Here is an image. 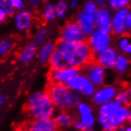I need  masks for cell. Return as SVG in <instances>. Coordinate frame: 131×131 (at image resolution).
<instances>
[{
  "label": "cell",
  "mask_w": 131,
  "mask_h": 131,
  "mask_svg": "<svg viewBox=\"0 0 131 131\" xmlns=\"http://www.w3.org/2000/svg\"><path fill=\"white\" fill-rule=\"evenodd\" d=\"M54 49L60 51L66 59L69 68L82 70L95 60V52L91 48L88 39L64 42L60 38L57 40Z\"/></svg>",
  "instance_id": "obj_1"
},
{
  "label": "cell",
  "mask_w": 131,
  "mask_h": 131,
  "mask_svg": "<svg viewBox=\"0 0 131 131\" xmlns=\"http://www.w3.org/2000/svg\"><path fill=\"white\" fill-rule=\"evenodd\" d=\"M130 117L129 106H120L113 100L99 106L97 121L102 131H117Z\"/></svg>",
  "instance_id": "obj_2"
},
{
  "label": "cell",
  "mask_w": 131,
  "mask_h": 131,
  "mask_svg": "<svg viewBox=\"0 0 131 131\" xmlns=\"http://www.w3.org/2000/svg\"><path fill=\"white\" fill-rule=\"evenodd\" d=\"M55 108L59 111H70L76 108L81 101V96L63 84L49 83L45 88Z\"/></svg>",
  "instance_id": "obj_3"
},
{
  "label": "cell",
  "mask_w": 131,
  "mask_h": 131,
  "mask_svg": "<svg viewBox=\"0 0 131 131\" xmlns=\"http://www.w3.org/2000/svg\"><path fill=\"white\" fill-rule=\"evenodd\" d=\"M25 108L33 119L53 118L56 111V108L45 91L32 93L25 102Z\"/></svg>",
  "instance_id": "obj_4"
},
{
  "label": "cell",
  "mask_w": 131,
  "mask_h": 131,
  "mask_svg": "<svg viewBox=\"0 0 131 131\" xmlns=\"http://www.w3.org/2000/svg\"><path fill=\"white\" fill-rule=\"evenodd\" d=\"M66 85L78 95L85 97H91L96 90V87L87 77L84 74L80 73L71 78L66 83Z\"/></svg>",
  "instance_id": "obj_5"
},
{
  "label": "cell",
  "mask_w": 131,
  "mask_h": 131,
  "mask_svg": "<svg viewBox=\"0 0 131 131\" xmlns=\"http://www.w3.org/2000/svg\"><path fill=\"white\" fill-rule=\"evenodd\" d=\"M84 75L96 88L104 85L106 80V68L102 67L95 60L83 68Z\"/></svg>",
  "instance_id": "obj_6"
},
{
  "label": "cell",
  "mask_w": 131,
  "mask_h": 131,
  "mask_svg": "<svg viewBox=\"0 0 131 131\" xmlns=\"http://www.w3.org/2000/svg\"><path fill=\"white\" fill-rule=\"evenodd\" d=\"M80 73V70L72 68H64V69H51L48 72L47 78L50 84H63L66 83L73 77Z\"/></svg>",
  "instance_id": "obj_7"
},
{
  "label": "cell",
  "mask_w": 131,
  "mask_h": 131,
  "mask_svg": "<svg viewBox=\"0 0 131 131\" xmlns=\"http://www.w3.org/2000/svg\"><path fill=\"white\" fill-rule=\"evenodd\" d=\"M118 89L115 85H102L96 89L92 95V101L96 105H102L108 102L113 101L117 94Z\"/></svg>",
  "instance_id": "obj_8"
},
{
  "label": "cell",
  "mask_w": 131,
  "mask_h": 131,
  "mask_svg": "<svg viewBox=\"0 0 131 131\" xmlns=\"http://www.w3.org/2000/svg\"><path fill=\"white\" fill-rule=\"evenodd\" d=\"M60 39L64 42L80 41L84 40V32L78 22L71 21L64 26Z\"/></svg>",
  "instance_id": "obj_9"
},
{
  "label": "cell",
  "mask_w": 131,
  "mask_h": 131,
  "mask_svg": "<svg viewBox=\"0 0 131 131\" xmlns=\"http://www.w3.org/2000/svg\"><path fill=\"white\" fill-rule=\"evenodd\" d=\"M78 121L82 123L88 129H92L95 124V115L92 107L88 103L80 101L76 107Z\"/></svg>",
  "instance_id": "obj_10"
},
{
  "label": "cell",
  "mask_w": 131,
  "mask_h": 131,
  "mask_svg": "<svg viewBox=\"0 0 131 131\" xmlns=\"http://www.w3.org/2000/svg\"><path fill=\"white\" fill-rule=\"evenodd\" d=\"M89 43L94 52H100L102 50L107 48L110 43V38L108 34L102 30L95 32L88 39Z\"/></svg>",
  "instance_id": "obj_11"
},
{
  "label": "cell",
  "mask_w": 131,
  "mask_h": 131,
  "mask_svg": "<svg viewBox=\"0 0 131 131\" xmlns=\"http://www.w3.org/2000/svg\"><path fill=\"white\" fill-rule=\"evenodd\" d=\"M32 131H57L58 126L53 118L50 119H33L24 124Z\"/></svg>",
  "instance_id": "obj_12"
},
{
  "label": "cell",
  "mask_w": 131,
  "mask_h": 131,
  "mask_svg": "<svg viewBox=\"0 0 131 131\" xmlns=\"http://www.w3.org/2000/svg\"><path fill=\"white\" fill-rule=\"evenodd\" d=\"M116 52L112 48H106L99 52L98 57H95V61L104 68H114L116 62Z\"/></svg>",
  "instance_id": "obj_13"
},
{
  "label": "cell",
  "mask_w": 131,
  "mask_h": 131,
  "mask_svg": "<svg viewBox=\"0 0 131 131\" xmlns=\"http://www.w3.org/2000/svg\"><path fill=\"white\" fill-rule=\"evenodd\" d=\"M78 23L82 28L83 31L90 34L93 32L95 29V15L88 14L84 10L81 11L78 14Z\"/></svg>",
  "instance_id": "obj_14"
},
{
  "label": "cell",
  "mask_w": 131,
  "mask_h": 131,
  "mask_svg": "<svg viewBox=\"0 0 131 131\" xmlns=\"http://www.w3.org/2000/svg\"><path fill=\"white\" fill-rule=\"evenodd\" d=\"M129 11L127 10H121L118 11L114 17L113 21V29L115 33H124L127 29L126 25V18L129 14Z\"/></svg>",
  "instance_id": "obj_15"
},
{
  "label": "cell",
  "mask_w": 131,
  "mask_h": 131,
  "mask_svg": "<svg viewBox=\"0 0 131 131\" xmlns=\"http://www.w3.org/2000/svg\"><path fill=\"white\" fill-rule=\"evenodd\" d=\"M95 17L96 20V25L100 29V30L107 33L110 32L111 29L110 14L106 9H100V10H99Z\"/></svg>",
  "instance_id": "obj_16"
},
{
  "label": "cell",
  "mask_w": 131,
  "mask_h": 131,
  "mask_svg": "<svg viewBox=\"0 0 131 131\" xmlns=\"http://www.w3.org/2000/svg\"><path fill=\"white\" fill-rule=\"evenodd\" d=\"M53 118L58 127H69L73 124L74 122V118L70 115L69 111H59L57 114L55 113Z\"/></svg>",
  "instance_id": "obj_17"
},
{
  "label": "cell",
  "mask_w": 131,
  "mask_h": 131,
  "mask_svg": "<svg viewBox=\"0 0 131 131\" xmlns=\"http://www.w3.org/2000/svg\"><path fill=\"white\" fill-rule=\"evenodd\" d=\"M131 99L130 89L127 87L118 90L115 98V101L120 106H129Z\"/></svg>",
  "instance_id": "obj_18"
},
{
  "label": "cell",
  "mask_w": 131,
  "mask_h": 131,
  "mask_svg": "<svg viewBox=\"0 0 131 131\" xmlns=\"http://www.w3.org/2000/svg\"><path fill=\"white\" fill-rule=\"evenodd\" d=\"M31 14L28 11H22L19 13L16 18L17 27L19 29H25L27 27H29L31 22Z\"/></svg>",
  "instance_id": "obj_19"
},
{
  "label": "cell",
  "mask_w": 131,
  "mask_h": 131,
  "mask_svg": "<svg viewBox=\"0 0 131 131\" xmlns=\"http://www.w3.org/2000/svg\"><path fill=\"white\" fill-rule=\"evenodd\" d=\"M36 51H37L36 45H34V44L27 45L19 54L20 62L22 63H25V62H28L29 61H30L33 58V56L35 55Z\"/></svg>",
  "instance_id": "obj_20"
},
{
  "label": "cell",
  "mask_w": 131,
  "mask_h": 131,
  "mask_svg": "<svg viewBox=\"0 0 131 131\" xmlns=\"http://www.w3.org/2000/svg\"><path fill=\"white\" fill-rule=\"evenodd\" d=\"M129 59H127L126 57H124L123 55H118L116 58L115 67L119 74L124 73L127 70V69L129 67Z\"/></svg>",
  "instance_id": "obj_21"
},
{
  "label": "cell",
  "mask_w": 131,
  "mask_h": 131,
  "mask_svg": "<svg viewBox=\"0 0 131 131\" xmlns=\"http://www.w3.org/2000/svg\"><path fill=\"white\" fill-rule=\"evenodd\" d=\"M53 49H54V47L51 43H48L46 45H45L39 54L40 62L42 63H44L45 62H48L50 55L52 54V53L53 51Z\"/></svg>",
  "instance_id": "obj_22"
},
{
  "label": "cell",
  "mask_w": 131,
  "mask_h": 131,
  "mask_svg": "<svg viewBox=\"0 0 131 131\" xmlns=\"http://www.w3.org/2000/svg\"><path fill=\"white\" fill-rule=\"evenodd\" d=\"M11 46L12 44L9 40H3L0 41V56H4L7 54L11 49Z\"/></svg>",
  "instance_id": "obj_23"
},
{
  "label": "cell",
  "mask_w": 131,
  "mask_h": 131,
  "mask_svg": "<svg viewBox=\"0 0 131 131\" xmlns=\"http://www.w3.org/2000/svg\"><path fill=\"white\" fill-rule=\"evenodd\" d=\"M129 3V0H110V6L114 10H118L121 7L126 6Z\"/></svg>",
  "instance_id": "obj_24"
},
{
  "label": "cell",
  "mask_w": 131,
  "mask_h": 131,
  "mask_svg": "<svg viewBox=\"0 0 131 131\" xmlns=\"http://www.w3.org/2000/svg\"><path fill=\"white\" fill-rule=\"evenodd\" d=\"M1 5L3 11L10 17L14 14V9L11 3V0H1Z\"/></svg>",
  "instance_id": "obj_25"
},
{
  "label": "cell",
  "mask_w": 131,
  "mask_h": 131,
  "mask_svg": "<svg viewBox=\"0 0 131 131\" xmlns=\"http://www.w3.org/2000/svg\"><path fill=\"white\" fill-rule=\"evenodd\" d=\"M96 5L94 2L92 1H89L88 2V3L86 4L85 6V8H84V11L88 13V14H93V15H95V13H96Z\"/></svg>",
  "instance_id": "obj_26"
},
{
  "label": "cell",
  "mask_w": 131,
  "mask_h": 131,
  "mask_svg": "<svg viewBox=\"0 0 131 131\" xmlns=\"http://www.w3.org/2000/svg\"><path fill=\"white\" fill-rule=\"evenodd\" d=\"M66 9H67V6L64 3L60 2L57 5V7H56V10H57V16L61 17L64 16L65 11H66Z\"/></svg>",
  "instance_id": "obj_27"
},
{
  "label": "cell",
  "mask_w": 131,
  "mask_h": 131,
  "mask_svg": "<svg viewBox=\"0 0 131 131\" xmlns=\"http://www.w3.org/2000/svg\"><path fill=\"white\" fill-rule=\"evenodd\" d=\"M45 34H46V32L45 30H41L37 33V35L36 36V38H35V44L37 46L41 45L43 43V41L45 38Z\"/></svg>",
  "instance_id": "obj_28"
},
{
  "label": "cell",
  "mask_w": 131,
  "mask_h": 131,
  "mask_svg": "<svg viewBox=\"0 0 131 131\" xmlns=\"http://www.w3.org/2000/svg\"><path fill=\"white\" fill-rule=\"evenodd\" d=\"M54 14H55V11H54L53 7L51 5H49L45 9V17L46 18V19H48V20L53 19V17H54Z\"/></svg>",
  "instance_id": "obj_29"
},
{
  "label": "cell",
  "mask_w": 131,
  "mask_h": 131,
  "mask_svg": "<svg viewBox=\"0 0 131 131\" xmlns=\"http://www.w3.org/2000/svg\"><path fill=\"white\" fill-rule=\"evenodd\" d=\"M11 3L12 6L16 8H22L23 6V3L22 2V0H11Z\"/></svg>",
  "instance_id": "obj_30"
},
{
  "label": "cell",
  "mask_w": 131,
  "mask_h": 131,
  "mask_svg": "<svg viewBox=\"0 0 131 131\" xmlns=\"http://www.w3.org/2000/svg\"><path fill=\"white\" fill-rule=\"evenodd\" d=\"M117 131H131V128H130V126L129 125H123V126H121V127H119Z\"/></svg>",
  "instance_id": "obj_31"
},
{
  "label": "cell",
  "mask_w": 131,
  "mask_h": 131,
  "mask_svg": "<svg viewBox=\"0 0 131 131\" xmlns=\"http://www.w3.org/2000/svg\"><path fill=\"white\" fill-rule=\"evenodd\" d=\"M6 19V13L3 11V9H0V23L3 22Z\"/></svg>",
  "instance_id": "obj_32"
},
{
  "label": "cell",
  "mask_w": 131,
  "mask_h": 131,
  "mask_svg": "<svg viewBox=\"0 0 131 131\" xmlns=\"http://www.w3.org/2000/svg\"><path fill=\"white\" fill-rule=\"evenodd\" d=\"M128 45V40L126 39H123V40H121L120 42V47H121V48L124 50V48H126V47Z\"/></svg>",
  "instance_id": "obj_33"
},
{
  "label": "cell",
  "mask_w": 131,
  "mask_h": 131,
  "mask_svg": "<svg viewBox=\"0 0 131 131\" xmlns=\"http://www.w3.org/2000/svg\"><path fill=\"white\" fill-rule=\"evenodd\" d=\"M5 100H6V98H5L4 95H3V94L0 93V107L3 106V104H4V102H5Z\"/></svg>",
  "instance_id": "obj_34"
},
{
  "label": "cell",
  "mask_w": 131,
  "mask_h": 131,
  "mask_svg": "<svg viewBox=\"0 0 131 131\" xmlns=\"http://www.w3.org/2000/svg\"><path fill=\"white\" fill-rule=\"evenodd\" d=\"M126 25L129 29H130V14H128L127 18H126Z\"/></svg>",
  "instance_id": "obj_35"
},
{
  "label": "cell",
  "mask_w": 131,
  "mask_h": 131,
  "mask_svg": "<svg viewBox=\"0 0 131 131\" xmlns=\"http://www.w3.org/2000/svg\"><path fill=\"white\" fill-rule=\"evenodd\" d=\"M95 1L100 5V6H104L106 2H107V0H95Z\"/></svg>",
  "instance_id": "obj_36"
},
{
  "label": "cell",
  "mask_w": 131,
  "mask_h": 131,
  "mask_svg": "<svg viewBox=\"0 0 131 131\" xmlns=\"http://www.w3.org/2000/svg\"><path fill=\"white\" fill-rule=\"evenodd\" d=\"M130 48H131V46H130V44H128L126 47V48H124V50L123 51H125L126 53H130Z\"/></svg>",
  "instance_id": "obj_37"
},
{
  "label": "cell",
  "mask_w": 131,
  "mask_h": 131,
  "mask_svg": "<svg viewBox=\"0 0 131 131\" xmlns=\"http://www.w3.org/2000/svg\"><path fill=\"white\" fill-rule=\"evenodd\" d=\"M31 4H33V5H35V4H37V2H38V0H28Z\"/></svg>",
  "instance_id": "obj_38"
},
{
  "label": "cell",
  "mask_w": 131,
  "mask_h": 131,
  "mask_svg": "<svg viewBox=\"0 0 131 131\" xmlns=\"http://www.w3.org/2000/svg\"><path fill=\"white\" fill-rule=\"evenodd\" d=\"M76 3H77V0H73V1H72V3H71V6H72V7H74V6H76Z\"/></svg>",
  "instance_id": "obj_39"
},
{
  "label": "cell",
  "mask_w": 131,
  "mask_h": 131,
  "mask_svg": "<svg viewBox=\"0 0 131 131\" xmlns=\"http://www.w3.org/2000/svg\"><path fill=\"white\" fill-rule=\"evenodd\" d=\"M14 131H24V129H23V128H22V126H19L18 129H16Z\"/></svg>",
  "instance_id": "obj_40"
},
{
  "label": "cell",
  "mask_w": 131,
  "mask_h": 131,
  "mask_svg": "<svg viewBox=\"0 0 131 131\" xmlns=\"http://www.w3.org/2000/svg\"><path fill=\"white\" fill-rule=\"evenodd\" d=\"M0 6H1V1H0Z\"/></svg>",
  "instance_id": "obj_41"
}]
</instances>
